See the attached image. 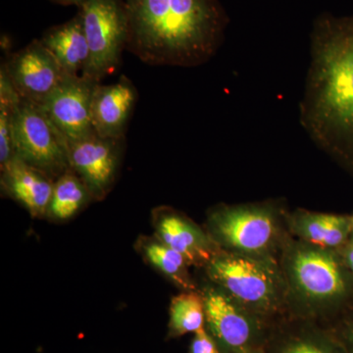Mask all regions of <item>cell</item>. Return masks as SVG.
<instances>
[{
  "label": "cell",
  "mask_w": 353,
  "mask_h": 353,
  "mask_svg": "<svg viewBox=\"0 0 353 353\" xmlns=\"http://www.w3.org/2000/svg\"><path fill=\"white\" fill-rule=\"evenodd\" d=\"M92 199L85 183L71 168L61 174L53 183L52 194L48 206V217L67 221L75 216Z\"/></svg>",
  "instance_id": "obj_19"
},
{
  "label": "cell",
  "mask_w": 353,
  "mask_h": 353,
  "mask_svg": "<svg viewBox=\"0 0 353 353\" xmlns=\"http://www.w3.org/2000/svg\"><path fill=\"white\" fill-rule=\"evenodd\" d=\"M328 326L340 341L345 353H353V304Z\"/></svg>",
  "instance_id": "obj_21"
},
{
  "label": "cell",
  "mask_w": 353,
  "mask_h": 353,
  "mask_svg": "<svg viewBox=\"0 0 353 353\" xmlns=\"http://www.w3.org/2000/svg\"><path fill=\"white\" fill-rule=\"evenodd\" d=\"M199 290L205 308V328L221 353H250L264 347L273 324L253 314L210 282Z\"/></svg>",
  "instance_id": "obj_7"
},
{
  "label": "cell",
  "mask_w": 353,
  "mask_h": 353,
  "mask_svg": "<svg viewBox=\"0 0 353 353\" xmlns=\"http://www.w3.org/2000/svg\"><path fill=\"white\" fill-rule=\"evenodd\" d=\"M189 353H221L214 339L205 327L194 334L190 343Z\"/></svg>",
  "instance_id": "obj_22"
},
{
  "label": "cell",
  "mask_w": 353,
  "mask_h": 353,
  "mask_svg": "<svg viewBox=\"0 0 353 353\" xmlns=\"http://www.w3.org/2000/svg\"><path fill=\"white\" fill-rule=\"evenodd\" d=\"M53 1L62 4V6H77L80 7L85 0H53Z\"/></svg>",
  "instance_id": "obj_24"
},
{
  "label": "cell",
  "mask_w": 353,
  "mask_h": 353,
  "mask_svg": "<svg viewBox=\"0 0 353 353\" xmlns=\"http://www.w3.org/2000/svg\"><path fill=\"white\" fill-rule=\"evenodd\" d=\"M209 282L264 321L288 315L284 276L278 259L219 250L204 267Z\"/></svg>",
  "instance_id": "obj_5"
},
{
  "label": "cell",
  "mask_w": 353,
  "mask_h": 353,
  "mask_svg": "<svg viewBox=\"0 0 353 353\" xmlns=\"http://www.w3.org/2000/svg\"><path fill=\"white\" fill-rule=\"evenodd\" d=\"M97 85L83 76H68L39 105L65 141H76L97 134L92 123V95Z\"/></svg>",
  "instance_id": "obj_11"
},
{
  "label": "cell",
  "mask_w": 353,
  "mask_h": 353,
  "mask_svg": "<svg viewBox=\"0 0 353 353\" xmlns=\"http://www.w3.org/2000/svg\"><path fill=\"white\" fill-rule=\"evenodd\" d=\"M124 139L97 134L76 141H65L70 167L82 179L90 196L101 201L112 189Z\"/></svg>",
  "instance_id": "obj_10"
},
{
  "label": "cell",
  "mask_w": 353,
  "mask_h": 353,
  "mask_svg": "<svg viewBox=\"0 0 353 353\" xmlns=\"http://www.w3.org/2000/svg\"><path fill=\"white\" fill-rule=\"evenodd\" d=\"M352 225H353V215L352 216Z\"/></svg>",
  "instance_id": "obj_26"
},
{
  "label": "cell",
  "mask_w": 353,
  "mask_h": 353,
  "mask_svg": "<svg viewBox=\"0 0 353 353\" xmlns=\"http://www.w3.org/2000/svg\"><path fill=\"white\" fill-rule=\"evenodd\" d=\"M152 225L155 238L183 255L190 266L204 268L220 250L206 229L175 209H155Z\"/></svg>",
  "instance_id": "obj_12"
},
{
  "label": "cell",
  "mask_w": 353,
  "mask_h": 353,
  "mask_svg": "<svg viewBox=\"0 0 353 353\" xmlns=\"http://www.w3.org/2000/svg\"><path fill=\"white\" fill-rule=\"evenodd\" d=\"M339 250H340L341 256H343L345 266L347 267L348 271L350 272L353 277V232L347 243Z\"/></svg>",
  "instance_id": "obj_23"
},
{
  "label": "cell",
  "mask_w": 353,
  "mask_h": 353,
  "mask_svg": "<svg viewBox=\"0 0 353 353\" xmlns=\"http://www.w3.org/2000/svg\"><path fill=\"white\" fill-rule=\"evenodd\" d=\"M263 348L266 353H345L328 325L290 316L272 325Z\"/></svg>",
  "instance_id": "obj_13"
},
{
  "label": "cell",
  "mask_w": 353,
  "mask_h": 353,
  "mask_svg": "<svg viewBox=\"0 0 353 353\" xmlns=\"http://www.w3.org/2000/svg\"><path fill=\"white\" fill-rule=\"evenodd\" d=\"M2 65L21 99L37 105L70 76L41 39H34Z\"/></svg>",
  "instance_id": "obj_9"
},
{
  "label": "cell",
  "mask_w": 353,
  "mask_h": 353,
  "mask_svg": "<svg viewBox=\"0 0 353 353\" xmlns=\"http://www.w3.org/2000/svg\"><path fill=\"white\" fill-rule=\"evenodd\" d=\"M250 353H266V352H265L263 347H259V348H256V350H252V352H250Z\"/></svg>",
  "instance_id": "obj_25"
},
{
  "label": "cell",
  "mask_w": 353,
  "mask_h": 353,
  "mask_svg": "<svg viewBox=\"0 0 353 353\" xmlns=\"http://www.w3.org/2000/svg\"><path fill=\"white\" fill-rule=\"evenodd\" d=\"M88 46L83 78L97 83L110 75L127 48L129 26L123 0H85L79 12Z\"/></svg>",
  "instance_id": "obj_6"
},
{
  "label": "cell",
  "mask_w": 353,
  "mask_h": 353,
  "mask_svg": "<svg viewBox=\"0 0 353 353\" xmlns=\"http://www.w3.org/2000/svg\"><path fill=\"white\" fill-rule=\"evenodd\" d=\"M287 224L294 238L329 250H341L353 232L352 216L316 212L304 208L289 210Z\"/></svg>",
  "instance_id": "obj_16"
},
{
  "label": "cell",
  "mask_w": 353,
  "mask_h": 353,
  "mask_svg": "<svg viewBox=\"0 0 353 353\" xmlns=\"http://www.w3.org/2000/svg\"><path fill=\"white\" fill-rule=\"evenodd\" d=\"M127 50L146 64L196 67L224 39L227 18L218 0H123Z\"/></svg>",
  "instance_id": "obj_2"
},
{
  "label": "cell",
  "mask_w": 353,
  "mask_h": 353,
  "mask_svg": "<svg viewBox=\"0 0 353 353\" xmlns=\"http://www.w3.org/2000/svg\"><path fill=\"white\" fill-rule=\"evenodd\" d=\"M205 327V308L201 290H185L174 296L169 309L168 338L196 334Z\"/></svg>",
  "instance_id": "obj_20"
},
{
  "label": "cell",
  "mask_w": 353,
  "mask_h": 353,
  "mask_svg": "<svg viewBox=\"0 0 353 353\" xmlns=\"http://www.w3.org/2000/svg\"><path fill=\"white\" fill-rule=\"evenodd\" d=\"M290 317L328 325L353 304V277L340 250L290 236L279 256Z\"/></svg>",
  "instance_id": "obj_3"
},
{
  "label": "cell",
  "mask_w": 353,
  "mask_h": 353,
  "mask_svg": "<svg viewBox=\"0 0 353 353\" xmlns=\"http://www.w3.org/2000/svg\"><path fill=\"white\" fill-rule=\"evenodd\" d=\"M137 245L139 252L143 255L145 261L171 281L176 287L182 290V292L199 290L190 276V265L180 253L164 245L155 236H141Z\"/></svg>",
  "instance_id": "obj_18"
},
{
  "label": "cell",
  "mask_w": 353,
  "mask_h": 353,
  "mask_svg": "<svg viewBox=\"0 0 353 353\" xmlns=\"http://www.w3.org/2000/svg\"><path fill=\"white\" fill-rule=\"evenodd\" d=\"M288 212L280 199L219 204L209 211L205 229L221 250L279 259L292 236Z\"/></svg>",
  "instance_id": "obj_4"
},
{
  "label": "cell",
  "mask_w": 353,
  "mask_h": 353,
  "mask_svg": "<svg viewBox=\"0 0 353 353\" xmlns=\"http://www.w3.org/2000/svg\"><path fill=\"white\" fill-rule=\"evenodd\" d=\"M41 43L70 76H79L88 59V46L80 14L44 32Z\"/></svg>",
  "instance_id": "obj_17"
},
{
  "label": "cell",
  "mask_w": 353,
  "mask_h": 353,
  "mask_svg": "<svg viewBox=\"0 0 353 353\" xmlns=\"http://www.w3.org/2000/svg\"><path fill=\"white\" fill-rule=\"evenodd\" d=\"M54 180L14 157L1 167V188L34 218L48 215Z\"/></svg>",
  "instance_id": "obj_15"
},
{
  "label": "cell",
  "mask_w": 353,
  "mask_h": 353,
  "mask_svg": "<svg viewBox=\"0 0 353 353\" xmlns=\"http://www.w3.org/2000/svg\"><path fill=\"white\" fill-rule=\"evenodd\" d=\"M15 155L53 180L71 168L63 136L43 109L21 99L13 120Z\"/></svg>",
  "instance_id": "obj_8"
},
{
  "label": "cell",
  "mask_w": 353,
  "mask_h": 353,
  "mask_svg": "<svg viewBox=\"0 0 353 353\" xmlns=\"http://www.w3.org/2000/svg\"><path fill=\"white\" fill-rule=\"evenodd\" d=\"M310 57L301 126L320 150L353 173V17L318 21Z\"/></svg>",
  "instance_id": "obj_1"
},
{
  "label": "cell",
  "mask_w": 353,
  "mask_h": 353,
  "mask_svg": "<svg viewBox=\"0 0 353 353\" xmlns=\"http://www.w3.org/2000/svg\"><path fill=\"white\" fill-rule=\"evenodd\" d=\"M136 101V88L126 77L112 85L97 83L92 101L94 132L103 138L124 139Z\"/></svg>",
  "instance_id": "obj_14"
}]
</instances>
